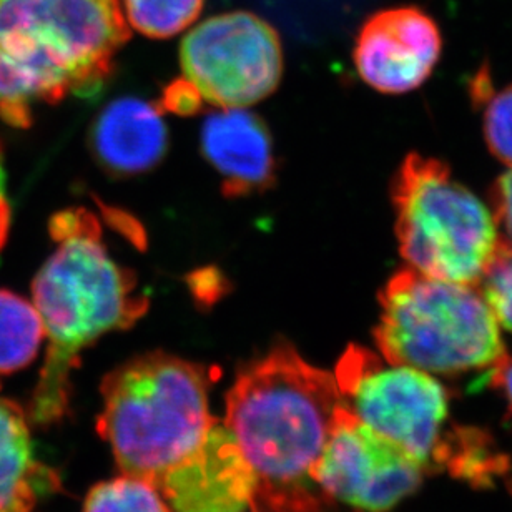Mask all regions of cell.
<instances>
[{"label":"cell","instance_id":"6da1fadb","mask_svg":"<svg viewBox=\"0 0 512 512\" xmlns=\"http://www.w3.org/2000/svg\"><path fill=\"white\" fill-rule=\"evenodd\" d=\"M343 403L335 375L285 341L242 366L223 421L255 473L253 512H346L311 479Z\"/></svg>","mask_w":512,"mask_h":512},{"label":"cell","instance_id":"7a4b0ae2","mask_svg":"<svg viewBox=\"0 0 512 512\" xmlns=\"http://www.w3.org/2000/svg\"><path fill=\"white\" fill-rule=\"evenodd\" d=\"M55 250L32 285V303L44 325L47 353L30 401L37 426L69 413L72 371L79 356L110 331L127 330L148 310L132 271L105 247L99 222L87 210L55 215Z\"/></svg>","mask_w":512,"mask_h":512},{"label":"cell","instance_id":"3957f363","mask_svg":"<svg viewBox=\"0 0 512 512\" xmlns=\"http://www.w3.org/2000/svg\"><path fill=\"white\" fill-rule=\"evenodd\" d=\"M128 37L120 0H0V114L25 125L37 104L99 89Z\"/></svg>","mask_w":512,"mask_h":512},{"label":"cell","instance_id":"277c9868","mask_svg":"<svg viewBox=\"0 0 512 512\" xmlns=\"http://www.w3.org/2000/svg\"><path fill=\"white\" fill-rule=\"evenodd\" d=\"M335 380L346 406L426 473L448 471L483 488L508 469V458L488 433L449 423L448 391L429 373L351 345L336 365Z\"/></svg>","mask_w":512,"mask_h":512},{"label":"cell","instance_id":"5b68a950","mask_svg":"<svg viewBox=\"0 0 512 512\" xmlns=\"http://www.w3.org/2000/svg\"><path fill=\"white\" fill-rule=\"evenodd\" d=\"M213 371L162 351L138 356L105 376L100 436L122 474L153 486L200 446L213 416Z\"/></svg>","mask_w":512,"mask_h":512},{"label":"cell","instance_id":"8992f818","mask_svg":"<svg viewBox=\"0 0 512 512\" xmlns=\"http://www.w3.org/2000/svg\"><path fill=\"white\" fill-rule=\"evenodd\" d=\"M380 355L429 375L459 376L489 371L508 355L501 326L481 286L396 271L378 296Z\"/></svg>","mask_w":512,"mask_h":512},{"label":"cell","instance_id":"52a82bcc","mask_svg":"<svg viewBox=\"0 0 512 512\" xmlns=\"http://www.w3.org/2000/svg\"><path fill=\"white\" fill-rule=\"evenodd\" d=\"M399 253L438 280L481 285L501 256L493 213L436 158L409 153L391 182Z\"/></svg>","mask_w":512,"mask_h":512},{"label":"cell","instance_id":"ba28073f","mask_svg":"<svg viewBox=\"0 0 512 512\" xmlns=\"http://www.w3.org/2000/svg\"><path fill=\"white\" fill-rule=\"evenodd\" d=\"M183 80L203 104L247 109L275 92L283 74L280 37L250 12L203 20L180 47Z\"/></svg>","mask_w":512,"mask_h":512},{"label":"cell","instance_id":"9c48e42d","mask_svg":"<svg viewBox=\"0 0 512 512\" xmlns=\"http://www.w3.org/2000/svg\"><path fill=\"white\" fill-rule=\"evenodd\" d=\"M426 469L401 446L363 423L346 403L336 409L311 479L338 503L386 512L418 491Z\"/></svg>","mask_w":512,"mask_h":512},{"label":"cell","instance_id":"30bf717a","mask_svg":"<svg viewBox=\"0 0 512 512\" xmlns=\"http://www.w3.org/2000/svg\"><path fill=\"white\" fill-rule=\"evenodd\" d=\"M443 39L431 15L418 7H396L371 15L355 45V65L366 84L381 94L418 89L433 74Z\"/></svg>","mask_w":512,"mask_h":512},{"label":"cell","instance_id":"8fae6325","mask_svg":"<svg viewBox=\"0 0 512 512\" xmlns=\"http://www.w3.org/2000/svg\"><path fill=\"white\" fill-rule=\"evenodd\" d=\"M155 488L175 512H245L256 478L232 429L215 418L200 446L168 469Z\"/></svg>","mask_w":512,"mask_h":512},{"label":"cell","instance_id":"7c38bea8","mask_svg":"<svg viewBox=\"0 0 512 512\" xmlns=\"http://www.w3.org/2000/svg\"><path fill=\"white\" fill-rule=\"evenodd\" d=\"M202 152L228 197H242L273 180V145L266 125L247 109H218L202 127Z\"/></svg>","mask_w":512,"mask_h":512},{"label":"cell","instance_id":"4fadbf2b","mask_svg":"<svg viewBox=\"0 0 512 512\" xmlns=\"http://www.w3.org/2000/svg\"><path fill=\"white\" fill-rule=\"evenodd\" d=\"M95 157L114 175H138L155 167L168 147L162 109L142 99L115 100L97 117Z\"/></svg>","mask_w":512,"mask_h":512},{"label":"cell","instance_id":"5bb4252c","mask_svg":"<svg viewBox=\"0 0 512 512\" xmlns=\"http://www.w3.org/2000/svg\"><path fill=\"white\" fill-rule=\"evenodd\" d=\"M55 488L57 474L35 459L24 409L0 398V512H30Z\"/></svg>","mask_w":512,"mask_h":512},{"label":"cell","instance_id":"9a60e30c","mask_svg":"<svg viewBox=\"0 0 512 512\" xmlns=\"http://www.w3.org/2000/svg\"><path fill=\"white\" fill-rule=\"evenodd\" d=\"M44 340V325L32 300L0 288V375L30 365Z\"/></svg>","mask_w":512,"mask_h":512},{"label":"cell","instance_id":"2e32d148","mask_svg":"<svg viewBox=\"0 0 512 512\" xmlns=\"http://www.w3.org/2000/svg\"><path fill=\"white\" fill-rule=\"evenodd\" d=\"M205 0H124L125 17L132 29L152 39L180 34L202 14Z\"/></svg>","mask_w":512,"mask_h":512},{"label":"cell","instance_id":"e0dca14e","mask_svg":"<svg viewBox=\"0 0 512 512\" xmlns=\"http://www.w3.org/2000/svg\"><path fill=\"white\" fill-rule=\"evenodd\" d=\"M84 512H170V508L152 483L122 474L90 489Z\"/></svg>","mask_w":512,"mask_h":512},{"label":"cell","instance_id":"ac0fdd59","mask_svg":"<svg viewBox=\"0 0 512 512\" xmlns=\"http://www.w3.org/2000/svg\"><path fill=\"white\" fill-rule=\"evenodd\" d=\"M483 100V133L489 152L512 167V84Z\"/></svg>","mask_w":512,"mask_h":512},{"label":"cell","instance_id":"d6986e66","mask_svg":"<svg viewBox=\"0 0 512 512\" xmlns=\"http://www.w3.org/2000/svg\"><path fill=\"white\" fill-rule=\"evenodd\" d=\"M479 286L499 326L512 333V255L499 256Z\"/></svg>","mask_w":512,"mask_h":512},{"label":"cell","instance_id":"ffe728a7","mask_svg":"<svg viewBox=\"0 0 512 512\" xmlns=\"http://www.w3.org/2000/svg\"><path fill=\"white\" fill-rule=\"evenodd\" d=\"M489 203L498 228L501 256L512 255V167L494 182Z\"/></svg>","mask_w":512,"mask_h":512},{"label":"cell","instance_id":"44dd1931","mask_svg":"<svg viewBox=\"0 0 512 512\" xmlns=\"http://www.w3.org/2000/svg\"><path fill=\"white\" fill-rule=\"evenodd\" d=\"M165 104L168 109L175 110L178 114H193L202 107L203 102L197 92L182 79L177 84L168 87Z\"/></svg>","mask_w":512,"mask_h":512},{"label":"cell","instance_id":"7402d4cb","mask_svg":"<svg viewBox=\"0 0 512 512\" xmlns=\"http://www.w3.org/2000/svg\"><path fill=\"white\" fill-rule=\"evenodd\" d=\"M484 383L503 393L508 404V419L512 424V356L506 355L491 370L486 371Z\"/></svg>","mask_w":512,"mask_h":512},{"label":"cell","instance_id":"603a6c76","mask_svg":"<svg viewBox=\"0 0 512 512\" xmlns=\"http://www.w3.org/2000/svg\"><path fill=\"white\" fill-rule=\"evenodd\" d=\"M7 227H9V207L7 202H0V247L4 243Z\"/></svg>","mask_w":512,"mask_h":512},{"label":"cell","instance_id":"cb8c5ba5","mask_svg":"<svg viewBox=\"0 0 512 512\" xmlns=\"http://www.w3.org/2000/svg\"><path fill=\"white\" fill-rule=\"evenodd\" d=\"M5 188H7V173H5L4 160H2V153H0V202H7L5 200Z\"/></svg>","mask_w":512,"mask_h":512}]
</instances>
